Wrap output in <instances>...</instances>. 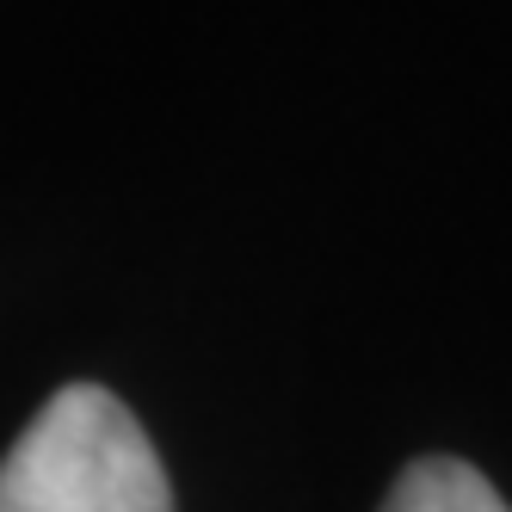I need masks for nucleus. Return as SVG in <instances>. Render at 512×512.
I'll list each match as a JSON object with an SVG mask.
<instances>
[{"mask_svg": "<svg viewBox=\"0 0 512 512\" xmlns=\"http://www.w3.org/2000/svg\"><path fill=\"white\" fill-rule=\"evenodd\" d=\"M377 512H512L500 488L463 457H420L395 475V488Z\"/></svg>", "mask_w": 512, "mask_h": 512, "instance_id": "obj_2", "label": "nucleus"}, {"mask_svg": "<svg viewBox=\"0 0 512 512\" xmlns=\"http://www.w3.org/2000/svg\"><path fill=\"white\" fill-rule=\"evenodd\" d=\"M0 512H173V488L124 401L68 383L0 457Z\"/></svg>", "mask_w": 512, "mask_h": 512, "instance_id": "obj_1", "label": "nucleus"}]
</instances>
